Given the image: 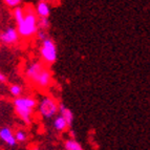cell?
<instances>
[{"label":"cell","mask_w":150,"mask_h":150,"mask_svg":"<svg viewBox=\"0 0 150 150\" xmlns=\"http://www.w3.org/2000/svg\"><path fill=\"white\" fill-rule=\"evenodd\" d=\"M23 8H24V17L22 21L19 24H17L16 30L21 38L30 39L36 35L38 30V16L36 15L35 8H32L30 5H28Z\"/></svg>","instance_id":"cell-1"},{"label":"cell","mask_w":150,"mask_h":150,"mask_svg":"<svg viewBox=\"0 0 150 150\" xmlns=\"http://www.w3.org/2000/svg\"><path fill=\"white\" fill-rule=\"evenodd\" d=\"M15 111L20 120L25 124H30L32 122V117L34 109L37 106V100L32 97H17L14 100Z\"/></svg>","instance_id":"cell-2"},{"label":"cell","mask_w":150,"mask_h":150,"mask_svg":"<svg viewBox=\"0 0 150 150\" xmlns=\"http://www.w3.org/2000/svg\"><path fill=\"white\" fill-rule=\"evenodd\" d=\"M39 53L43 63L47 65L53 64L57 60V46L53 39L46 38L45 40H43L41 42Z\"/></svg>","instance_id":"cell-3"},{"label":"cell","mask_w":150,"mask_h":150,"mask_svg":"<svg viewBox=\"0 0 150 150\" xmlns=\"http://www.w3.org/2000/svg\"><path fill=\"white\" fill-rule=\"evenodd\" d=\"M38 110H39L40 115H42V118L50 119L57 115L58 104L53 98L44 97L38 105Z\"/></svg>","instance_id":"cell-4"},{"label":"cell","mask_w":150,"mask_h":150,"mask_svg":"<svg viewBox=\"0 0 150 150\" xmlns=\"http://www.w3.org/2000/svg\"><path fill=\"white\" fill-rule=\"evenodd\" d=\"M52 82H53L52 73H50V70L47 67L44 66L32 83L34 85L37 86L38 88H40V89H46V88H48L50 86Z\"/></svg>","instance_id":"cell-5"},{"label":"cell","mask_w":150,"mask_h":150,"mask_svg":"<svg viewBox=\"0 0 150 150\" xmlns=\"http://www.w3.org/2000/svg\"><path fill=\"white\" fill-rule=\"evenodd\" d=\"M20 36L15 28H8L0 34V41L5 45H14L19 42Z\"/></svg>","instance_id":"cell-6"},{"label":"cell","mask_w":150,"mask_h":150,"mask_svg":"<svg viewBox=\"0 0 150 150\" xmlns=\"http://www.w3.org/2000/svg\"><path fill=\"white\" fill-rule=\"evenodd\" d=\"M0 139L11 147H14L17 144L15 135H14L13 131L8 127H3L0 129Z\"/></svg>","instance_id":"cell-7"},{"label":"cell","mask_w":150,"mask_h":150,"mask_svg":"<svg viewBox=\"0 0 150 150\" xmlns=\"http://www.w3.org/2000/svg\"><path fill=\"white\" fill-rule=\"evenodd\" d=\"M35 12H36V15L39 18H48L50 15V4L46 1H44V0H40L38 2V4L36 5Z\"/></svg>","instance_id":"cell-8"},{"label":"cell","mask_w":150,"mask_h":150,"mask_svg":"<svg viewBox=\"0 0 150 150\" xmlns=\"http://www.w3.org/2000/svg\"><path fill=\"white\" fill-rule=\"evenodd\" d=\"M58 111L60 112V115H62L63 118H64V120L66 121L68 127H70V126L73 125L74 113L71 112V110L69 108L66 107L63 103H60V104H58Z\"/></svg>","instance_id":"cell-9"},{"label":"cell","mask_w":150,"mask_h":150,"mask_svg":"<svg viewBox=\"0 0 150 150\" xmlns=\"http://www.w3.org/2000/svg\"><path fill=\"white\" fill-rule=\"evenodd\" d=\"M54 127H55V129L57 130V131L62 132V131L66 130V128H67L68 126H67L66 121L64 120V118H63L62 115H57L56 119L54 120Z\"/></svg>","instance_id":"cell-10"},{"label":"cell","mask_w":150,"mask_h":150,"mask_svg":"<svg viewBox=\"0 0 150 150\" xmlns=\"http://www.w3.org/2000/svg\"><path fill=\"white\" fill-rule=\"evenodd\" d=\"M65 150H83L80 143H78L75 139H68L64 144Z\"/></svg>","instance_id":"cell-11"},{"label":"cell","mask_w":150,"mask_h":150,"mask_svg":"<svg viewBox=\"0 0 150 150\" xmlns=\"http://www.w3.org/2000/svg\"><path fill=\"white\" fill-rule=\"evenodd\" d=\"M13 17L15 19L16 24H19V23L22 21L23 17H24V8H21L20 5L17 6V8H15L14 11H13Z\"/></svg>","instance_id":"cell-12"},{"label":"cell","mask_w":150,"mask_h":150,"mask_svg":"<svg viewBox=\"0 0 150 150\" xmlns=\"http://www.w3.org/2000/svg\"><path fill=\"white\" fill-rule=\"evenodd\" d=\"M50 22L48 20V18H39L38 17V21H37V26L38 30H46L50 28Z\"/></svg>","instance_id":"cell-13"},{"label":"cell","mask_w":150,"mask_h":150,"mask_svg":"<svg viewBox=\"0 0 150 150\" xmlns=\"http://www.w3.org/2000/svg\"><path fill=\"white\" fill-rule=\"evenodd\" d=\"M14 135H15L16 142L23 143L28 140V133L23 131V130H18V131H16V133Z\"/></svg>","instance_id":"cell-14"},{"label":"cell","mask_w":150,"mask_h":150,"mask_svg":"<svg viewBox=\"0 0 150 150\" xmlns=\"http://www.w3.org/2000/svg\"><path fill=\"white\" fill-rule=\"evenodd\" d=\"M10 93L13 97H15V98L20 97L21 93H22V88H21V86H19V85H11Z\"/></svg>","instance_id":"cell-15"},{"label":"cell","mask_w":150,"mask_h":150,"mask_svg":"<svg viewBox=\"0 0 150 150\" xmlns=\"http://www.w3.org/2000/svg\"><path fill=\"white\" fill-rule=\"evenodd\" d=\"M3 2L8 5V8H17L22 2V0H3Z\"/></svg>","instance_id":"cell-16"},{"label":"cell","mask_w":150,"mask_h":150,"mask_svg":"<svg viewBox=\"0 0 150 150\" xmlns=\"http://www.w3.org/2000/svg\"><path fill=\"white\" fill-rule=\"evenodd\" d=\"M36 36L39 40L42 42L43 40H45L47 38V35H46V30H38L37 33H36Z\"/></svg>","instance_id":"cell-17"},{"label":"cell","mask_w":150,"mask_h":150,"mask_svg":"<svg viewBox=\"0 0 150 150\" xmlns=\"http://www.w3.org/2000/svg\"><path fill=\"white\" fill-rule=\"evenodd\" d=\"M5 82H6V78H5V76L0 71V83H5Z\"/></svg>","instance_id":"cell-18"},{"label":"cell","mask_w":150,"mask_h":150,"mask_svg":"<svg viewBox=\"0 0 150 150\" xmlns=\"http://www.w3.org/2000/svg\"><path fill=\"white\" fill-rule=\"evenodd\" d=\"M69 134H70V137H71V139H74V137H75V132H74L73 130H70L69 131Z\"/></svg>","instance_id":"cell-19"},{"label":"cell","mask_w":150,"mask_h":150,"mask_svg":"<svg viewBox=\"0 0 150 150\" xmlns=\"http://www.w3.org/2000/svg\"><path fill=\"white\" fill-rule=\"evenodd\" d=\"M33 150H39V149H38V148H34Z\"/></svg>","instance_id":"cell-20"}]
</instances>
